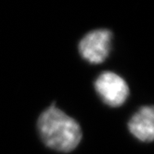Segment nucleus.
I'll use <instances>...</instances> for the list:
<instances>
[{
  "mask_svg": "<svg viewBox=\"0 0 154 154\" xmlns=\"http://www.w3.org/2000/svg\"><path fill=\"white\" fill-rule=\"evenodd\" d=\"M37 125L45 144L56 150L71 151L78 146L82 138L78 123L55 106L41 114Z\"/></svg>",
  "mask_w": 154,
  "mask_h": 154,
  "instance_id": "1",
  "label": "nucleus"
},
{
  "mask_svg": "<svg viewBox=\"0 0 154 154\" xmlns=\"http://www.w3.org/2000/svg\"><path fill=\"white\" fill-rule=\"evenodd\" d=\"M130 133L142 142L154 140V106H145L132 116L128 123Z\"/></svg>",
  "mask_w": 154,
  "mask_h": 154,
  "instance_id": "4",
  "label": "nucleus"
},
{
  "mask_svg": "<svg viewBox=\"0 0 154 154\" xmlns=\"http://www.w3.org/2000/svg\"><path fill=\"white\" fill-rule=\"evenodd\" d=\"M95 88L102 100L112 107L123 105L129 96V86L125 80L112 72H104L98 76Z\"/></svg>",
  "mask_w": 154,
  "mask_h": 154,
  "instance_id": "2",
  "label": "nucleus"
},
{
  "mask_svg": "<svg viewBox=\"0 0 154 154\" xmlns=\"http://www.w3.org/2000/svg\"><path fill=\"white\" fill-rule=\"evenodd\" d=\"M112 35L111 31L98 29L87 34L80 42L79 51L82 57L90 63L103 62L111 49Z\"/></svg>",
  "mask_w": 154,
  "mask_h": 154,
  "instance_id": "3",
  "label": "nucleus"
}]
</instances>
